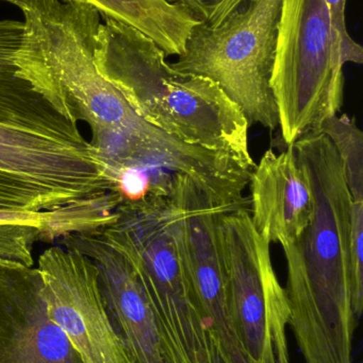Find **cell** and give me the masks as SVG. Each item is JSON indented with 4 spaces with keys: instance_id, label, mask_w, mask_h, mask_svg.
I'll list each match as a JSON object with an SVG mask.
<instances>
[{
    "instance_id": "ac0fdd59",
    "label": "cell",
    "mask_w": 363,
    "mask_h": 363,
    "mask_svg": "<svg viewBox=\"0 0 363 363\" xmlns=\"http://www.w3.org/2000/svg\"><path fill=\"white\" fill-rule=\"evenodd\" d=\"M347 2V0H325L342 63L345 65L347 63L362 64V46L356 43L347 31V15H345Z\"/></svg>"
},
{
    "instance_id": "7a4b0ae2",
    "label": "cell",
    "mask_w": 363,
    "mask_h": 363,
    "mask_svg": "<svg viewBox=\"0 0 363 363\" xmlns=\"http://www.w3.org/2000/svg\"><path fill=\"white\" fill-rule=\"evenodd\" d=\"M291 146L313 190V213L302 235L283 247L289 325L305 362L352 363L359 321L350 257L353 199L327 136L313 130Z\"/></svg>"
},
{
    "instance_id": "2e32d148",
    "label": "cell",
    "mask_w": 363,
    "mask_h": 363,
    "mask_svg": "<svg viewBox=\"0 0 363 363\" xmlns=\"http://www.w3.org/2000/svg\"><path fill=\"white\" fill-rule=\"evenodd\" d=\"M350 257L353 277L354 311L359 320L363 309V201L352 203Z\"/></svg>"
},
{
    "instance_id": "3957f363",
    "label": "cell",
    "mask_w": 363,
    "mask_h": 363,
    "mask_svg": "<svg viewBox=\"0 0 363 363\" xmlns=\"http://www.w3.org/2000/svg\"><path fill=\"white\" fill-rule=\"evenodd\" d=\"M94 44V63L134 110L166 133L256 166L246 118L209 79L175 69L144 34L104 17Z\"/></svg>"
},
{
    "instance_id": "30bf717a",
    "label": "cell",
    "mask_w": 363,
    "mask_h": 363,
    "mask_svg": "<svg viewBox=\"0 0 363 363\" xmlns=\"http://www.w3.org/2000/svg\"><path fill=\"white\" fill-rule=\"evenodd\" d=\"M174 202L183 209V250L194 287L210 321L224 363H246L228 304L225 270L220 250L217 219L232 209L217 205L200 186L188 181Z\"/></svg>"
},
{
    "instance_id": "6da1fadb",
    "label": "cell",
    "mask_w": 363,
    "mask_h": 363,
    "mask_svg": "<svg viewBox=\"0 0 363 363\" xmlns=\"http://www.w3.org/2000/svg\"><path fill=\"white\" fill-rule=\"evenodd\" d=\"M62 98L0 101V211L36 213L53 242L102 223L115 201L108 163Z\"/></svg>"
},
{
    "instance_id": "d6986e66",
    "label": "cell",
    "mask_w": 363,
    "mask_h": 363,
    "mask_svg": "<svg viewBox=\"0 0 363 363\" xmlns=\"http://www.w3.org/2000/svg\"><path fill=\"white\" fill-rule=\"evenodd\" d=\"M0 1H8L11 2V4H14V2L16 1V0H0Z\"/></svg>"
},
{
    "instance_id": "9a60e30c",
    "label": "cell",
    "mask_w": 363,
    "mask_h": 363,
    "mask_svg": "<svg viewBox=\"0 0 363 363\" xmlns=\"http://www.w3.org/2000/svg\"><path fill=\"white\" fill-rule=\"evenodd\" d=\"M45 226L42 216L0 211V260L33 267L34 245L42 239Z\"/></svg>"
},
{
    "instance_id": "8992f818",
    "label": "cell",
    "mask_w": 363,
    "mask_h": 363,
    "mask_svg": "<svg viewBox=\"0 0 363 363\" xmlns=\"http://www.w3.org/2000/svg\"><path fill=\"white\" fill-rule=\"evenodd\" d=\"M283 0H249L217 27L198 23L170 65L215 82L249 125H279L271 74Z\"/></svg>"
},
{
    "instance_id": "9c48e42d",
    "label": "cell",
    "mask_w": 363,
    "mask_h": 363,
    "mask_svg": "<svg viewBox=\"0 0 363 363\" xmlns=\"http://www.w3.org/2000/svg\"><path fill=\"white\" fill-rule=\"evenodd\" d=\"M98 268L107 313L134 363H173L159 320L129 258L99 228L61 239Z\"/></svg>"
},
{
    "instance_id": "e0dca14e",
    "label": "cell",
    "mask_w": 363,
    "mask_h": 363,
    "mask_svg": "<svg viewBox=\"0 0 363 363\" xmlns=\"http://www.w3.org/2000/svg\"><path fill=\"white\" fill-rule=\"evenodd\" d=\"M178 4L196 21L208 27H217L249 0H168Z\"/></svg>"
},
{
    "instance_id": "5b68a950",
    "label": "cell",
    "mask_w": 363,
    "mask_h": 363,
    "mask_svg": "<svg viewBox=\"0 0 363 363\" xmlns=\"http://www.w3.org/2000/svg\"><path fill=\"white\" fill-rule=\"evenodd\" d=\"M343 66L325 0H283L271 89L288 146L338 114Z\"/></svg>"
},
{
    "instance_id": "4fadbf2b",
    "label": "cell",
    "mask_w": 363,
    "mask_h": 363,
    "mask_svg": "<svg viewBox=\"0 0 363 363\" xmlns=\"http://www.w3.org/2000/svg\"><path fill=\"white\" fill-rule=\"evenodd\" d=\"M89 4L100 17L114 19L140 31L166 55L185 52L194 28L200 23L178 4L168 0H62Z\"/></svg>"
},
{
    "instance_id": "5bb4252c",
    "label": "cell",
    "mask_w": 363,
    "mask_h": 363,
    "mask_svg": "<svg viewBox=\"0 0 363 363\" xmlns=\"http://www.w3.org/2000/svg\"><path fill=\"white\" fill-rule=\"evenodd\" d=\"M315 131L327 136L334 145L353 201H363V134L356 121L337 114L325 119Z\"/></svg>"
},
{
    "instance_id": "52a82bcc",
    "label": "cell",
    "mask_w": 363,
    "mask_h": 363,
    "mask_svg": "<svg viewBox=\"0 0 363 363\" xmlns=\"http://www.w3.org/2000/svg\"><path fill=\"white\" fill-rule=\"evenodd\" d=\"M228 304L246 363H290V308L271 256V243L256 230L247 208L217 219Z\"/></svg>"
},
{
    "instance_id": "277c9868",
    "label": "cell",
    "mask_w": 363,
    "mask_h": 363,
    "mask_svg": "<svg viewBox=\"0 0 363 363\" xmlns=\"http://www.w3.org/2000/svg\"><path fill=\"white\" fill-rule=\"evenodd\" d=\"M102 228L139 275L173 363H224L185 264L181 207L166 200L123 203Z\"/></svg>"
},
{
    "instance_id": "7c38bea8",
    "label": "cell",
    "mask_w": 363,
    "mask_h": 363,
    "mask_svg": "<svg viewBox=\"0 0 363 363\" xmlns=\"http://www.w3.org/2000/svg\"><path fill=\"white\" fill-rule=\"evenodd\" d=\"M249 185L256 230L281 247L296 241L310 223L313 194L291 145L279 155L269 149L254 168Z\"/></svg>"
},
{
    "instance_id": "8fae6325",
    "label": "cell",
    "mask_w": 363,
    "mask_h": 363,
    "mask_svg": "<svg viewBox=\"0 0 363 363\" xmlns=\"http://www.w3.org/2000/svg\"><path fill=\"white\" fill-rule=\"evenodd\" d=\"M38 268L0 260V363H83L49 317Z\"/></svg>"
},
{
    "instance_id": "ba28073f",
    "label": "cell",
    "mask_w": 363,
    "mask_h": 363,
    "mask_svg": "<svg viewBox=\"0 0 363 363\" xmlns=\"http://www.w3.org/2000/svg\"><path fill=\"white\" fill-rule=\"evenodd\" d=\"M49 317L63 330L83 363H134L113 328L89 257L50 247L38 260Z\"/></svg>"
}]
</instances>
